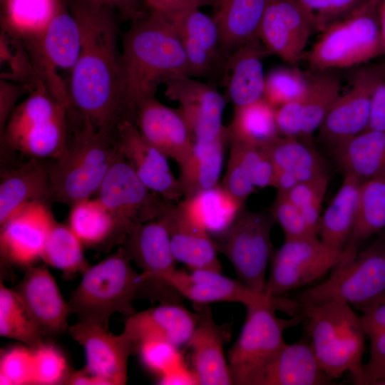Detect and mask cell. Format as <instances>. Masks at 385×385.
I'll use <instances>...</instances> for the list:
<instances>
[{
  "instance_id": "obj_21",
  "label": "cell",
  "mask_w": 385,
  "mask_h": 385,
  "mask_svg": "<svg viewBox=\"0 0 385 385\" xmlns=\"http://www.w3.org/2000/svg\"><path fill=\"white\" fill-rule=\"evenodd\" d=\"M48 205L41 202L30 203L0 225L4 261L28 268L41 259L48 235L56 222Z\"/></svg>"
},
{
  "instance_id": "obj_35",
  "label": "cell",
  "mask_w": 385,
  "mask_h": 385,
  "mask_svg": "<svg viewBox=\"0 0 385 385\" xmlns=\"http://www.w3.org/2000/svg\"><path fill=\"white\" fill-rule=\"evenodd\" d=\"M344 173L364 181L385 174V132L366 129L332 148Z\"/></svg>"
},
{
  "instance_id": "obj_58",
  "label": "cell",
  "mask_w": 385,
  "mask_h": 385,
  "mask_svg": "<svg viewBox=\"0 0 385 385\" xmlns=\"http://www.w3.org/2000/svg\"><path fill=\"white\" fill-rule=\"evenodd\" d=\"M367 129L385 132V75L372 96Z\"/></svg>"
},
{
  "instance_id": "obj_15",
  "label": "cell",
  "mask_w": 385,
  "mask_h": 385,
  "mask_svg": "<svg viewBox=\"0 0 385 385\" xmlns=\"http://www.w3.org/2000/svg\"><path fill=\"white\" fill-rule=\"evenodd\" d=\"M169 284L192 304L235 302L242 304L245 307L266 304L274 305L279 311L291 317L299 312L296 299L267 296L240 280L224 276L221 272L190 270L187 272L177 270L170 278Z\"/></svg>"
},
{
  "instance_id": "obj_14",
  "label": "cell",
  "mask_w": 385,
  "mask_h": 385,
  "mask_svg": "<svg viewBox=\"0 0 385 385\" xmlns=\"http://www.w3.org/2000/svg\"><path fill=\"white\" fill-rule=\"evenodd\" d=\"M384 75V64L356 71L350 88L340 94L318 130L322 143L332 149L367 129L372 96Z\"/></svg>"
},
{
  "instance_id": "obj_29",
  "label": "cell",
  "mask_w": 385,
  "mask_h": 385,
  "mask_svg": "<svg viewBox=\"0 0 385 385\" xmlns=\"http://www.w3.org/2000/svg\"><path fill=\"white\" fill-rule=\"evenodd\" d=\"M44 159L29 158L1 172L0 225L26 205L51 204L48 166Z\"/></svg>"
},
{
  "instance_id": "obj_49",
  "label": "cell",
  "mask_w": 385,
  "mask_h": 385,
  "mask_svg": "<svg viewBox=\"0 0 385 385\" xmlns=\"http://www.w3.org/2000/svg\"><path fill=\"white\" fill-rule=\"evenodd\" d=\"M34 350L18 346L4 351L0 360L1 385L34 384Z\"/></svg>"
},
{
  "instance_id": "obj_39",
  "label": "cell",
  "mask_w": 385,
  "mask_h": 385,
  "mask_svg": "<svg viewBox=\"0 0 385 385\" xmlns=\"http://www.w3.org/2000/svg\"><path fill=\"white\" fill-rule=\"evenodd\" d=\"M385 230V174L363 182L354 225L344 250L342 262L358 253L359 245Z\"/></svg>"
},
{
  "instance_id": "obj_51",
  "label": "cell",
  "mask_w": 385,
  "mask_h": 385,
  "mask_svg": "<svg viewBox=\"0 0 385 385\" xmlns=\"http://www.w3.org/2000/svg\"><path fill=\"white\" fill-rule=\"evenodd\" d=\"M144 366L160 376L183 361L178 348L171 343L159 339H146L136 346Z\"/></svg>"
},
{
  "instance_id": "obj_36",
  "label": "cell",
  "mask_w": 385,
  "mask_h": 385,
  "mask_svg": "<svg viewBox=\"0 0 385 385\" xmlns=\"http://www.w3.org/2000/svg\"><path fill=\"white\" fill-rule=\"evenodd\" d=\"M245 204L232 196L220 183L184 197L178 203L183 212L210 235L228 227Z\"/></svg>"
},
{
  "instance_id": "obj_18",
  "label": "cell",
  "mask_w": 385,
  "mask_h": 385,
  "mask_svg": "<svg viewBox=\"0 0 385 385\" xmlns=\"http://www.w3.org/2000/svg\"><path fill=\"white\" fill-rule=\"evenodd\" d=\"M68 333L83 348L86 369L103 385L126 384L128 359L136 349L123 332L115 335L102 326L78 321L69 325Z\"/></svg>"
},
{
  "instance_id": "obj_44",
  "label": "cell",
  "mask_w": 385,
  "mask_h": 385,
  "mask_svg": "<svg viewBox=\"0 0 385 385\" xmlns=\"http://www.w3.org/2000/svg\"><path fill=\"white\" fill-rule=\"evenodd\" d=\"M0 335L35 348L46 338L34 324L13 289L0 286Z\"/></svg>"
},
{
  "instance_id": "obj_26",
  "label": "cell",
  "mask_w": 385,
  "mask_h": 385,
  "mask_svg": "<svg viewBox=\"0 0 385 385\" xmlns=\"http://www.w3.org/2000/svg\"><path fill=\"white\" fill-rule=\"evenodd\" d=\"M197 320L196 312L186 309L178 301L164 302L127 317L123 332L135 349L146 339L165 340L179 348L190 340Z\"/></svg>"
},
{
  "instance_id": "obj_23",
  "label": "cell",
  "mask_w": 385,
  "mask_h": 385,
  "mask_svg": "<svg viewBox=\"0 0 385 385\" xmlns=\"http://www.w3.org/2000/svg\"><path fill=\"white\" fill-rule=\"evenodd\" d=\"M116 136L120 153L148 189L171 202L183 197L168 158L141 135L134 121H122Z\"/></svg>"
},
{
  "instance_id": "obj_55",
  "label": "cell",
  "mask_w": 385,
  "mask_h": 385,
  "mask_svg": "<svg viewBox=\"0 0 385 385\" xmlns=\"http://www.w3.org/2000/svg\"><path fill=\"white\" fill-rule=\"evenodd\" d=\"M29 90L24 86L0 79V135L5 130L8 120L19 98Z\"/></svg>"
},
{
  "instance_id": "obj_46",
  "label": "cell",
  "mask_w": 385,
  "mask_h": 385,
  "mask_svg": "<svg viewBox=\"0 0 385 385\" xmlns=\"http://www.w3.org/2000/svg\"><path fill=\"white\" fill-rule=\"evenodd\" d=\"M308 84V74L295 66L275 67L265 74L263 98L277 108L300 98Z\"/></svg>"
},
{
  "instance_id": "obj_42",
  "label": "cell",
  "mask_w": 385,
  "mask_h": 385,
  "mask_svg": "<svg viewBox=\"0 0 385 385\" xmlns=\"http://www.w3.org/2000/svg\"><path fill=\"white\" fill-rule=\"evenodd\" d=\"M69 135L68 111L34 127L9 145H3L30 158H57L63 151Z\"/></svg>"
},
{
  "instance_id": "obj_4",
  "label": "cell",
  "mask_w": 385,
  "mask_h": 385,
  "mask_svg": "<svg viewBox=\"0 0 385 385\" xmlns=\"http://www.w3.org/2000/svg\"><path fill=\"white\" fill-rule=\"evenodd\" d=\"M308 342L333 381L349 372L354 384L364 385L362 359L366 338L353 307L341 300L298 303Z\"/></svg>"
},
{
  "instance_id": "obj_12",
  "label": "cell",
  "mask_w": 385,
  "mask_h": 385,
  "mask_svg": "<svg viewBox=\"0 0 385 385\" xmlns=\"http://www.w3.org/2000/svg\"><path fill=\"white\" fill-rule=\"evenodd\" d=\"M343 259L344 252L328 247L319 237L284 240L272 256L264 293L282 297L322 278Z\"/></svg>"
},
{
  "instance_id": "obj_9",
  "label": "cell",
  "mask_w": 385,
  "mask_h": 385,
  "mask_svg": "<svg viewBox=\"0 0 385 385\" xmlns=\"http://www.w3.org/2000/svg\"><path fill=\"white\" fill-rule=\"evenodd\" d=\"M23 41L38 78L68 109L69 81L81 45L78 21L68 5L41 33Z\"/></svg>"
},
{
  "instance_id": "obj_20",
  "label": "cell",
  "mask_w": 385,
  "mask_h": 385,
  "mask_svg": "<svg viewBox=\"0 0 385 385\" xmlns=\"http://www.w3.org/2000/svg\"><path fill=\"white\" fill-rule=\"evenodd\" d=\"M29 317L46 339L68 332L66 302L50 271L44 266L26 268L19 283L13 289Z\"/></svg>"
},
{
  "instance_id": "obj_30",
  "label": "cell",
  "mask_w": 385,
  "mask_h": 385,
  "mask_svg": "<svg viewBox=\"0 0 385 385\" xmlns=\"http://www.w3.org/2000/svg\"><path fill=\"white\" fill-rule=\"evenodd\" d=\"M262 149L274 169L272 187L285 193L297 184L326 175L319 154L294 137L280 135Z\"/></svg>"
},
{
  "instance_id": "obj_19",
  "label": "cell",
  "mask_w": 385,
  "mask_h": 385,
  "mask_svg": "<svg viewBox=\"0 0 385 385\" xmlns=\"http://www.w3.org/2000/svg\"><path fill=\"white\" fill-rule=\"evenodd\" d=\"M165 18L181 40L190 76L220 78L227 56L222 52L219 29L212 16L193 7Z\"/></svg>"
},
{
  "instance_id": "obj_47",
  "label": "cell",
  "mask_w": 385,
  "mask_h": 385,
  "mask_svg": "<svg viewBox=\"0 0 385 385\" xmlns=\"http://www.w3.org/2000/svg\"><path fill=\"white\" fill-rule=\"evenodd\" d=\"M309 21L314 31L323 32L349 16L369 0H294Z\"/></svg>"
},
{
  "instance_id": "obj_24",
  "label": "cell",
  "mask_w": 385,
  "mask_h": 385,
  "mask_svg": "<svg viewBox=\"0 0 385 385\" xmlns=\"http://www.w3.org/2000/svg\"><path fill=\"white\" fill-rule=\"evenodd\" d=\"M197 324L185 345L191 351L192 370L200 385L232 384L224 345L231 337V324H217L210 304H193Z\"/></svg>"
},
{
  "instance_id": "obj_52",
  "label": "cell",
  "mask_w": 385,
  "mask_h": 385,
  "mask_svg": "<svg viewBox=\"0 0 385 385\" xmlns=\"http://www.w3.org/2000/svg\"><path fill=\"white\" fill-rule=\"evenodd\" d=\"M270 212L281 227L284 240L319 237L301 211L284 194L277 193Z\"/></svg>"
},
{
  "instance_id": "obj_27",
  "label": "cell",
  "mask_w": 385,
  "mask_h": 385,
  "mask_svg": "<svg viewBox=\"0 0 385 385\" xmlns=\"http://www.w3.org/2000/svg\"><path fill=\"white\" fill-rule=\"evenodd\" d=\"M267 53L257 36L227 56L220 78L226 90V98L234 107L263 98L265 74L262 60Z\"/></svg>"
},
{
  "instance_id": "obj_2",
  "label": "cell",
  "mask_w": 385,
  "mask_h": 385,
  "mask_svg": "<svg viewBox=\"0 0 385 385\" xmlns=\"http://www.w3.org/2000/svg\"><path fill=\"white\" fill-rule=\"evenodd\" d=\"M123 96L135 120V107L155 96L158 86L177 76H190L181 40L165 16L148 11L133 21L121 53Z\"/></svg>"
},
{
  "instance_id": "obj_59",
  "label": "cell",
  "mask_w": 385,
  "mask_h": 385,
  "mask_svg": "<svg viewBox=\"0 0 385 385\" xmlns=\"http://www.w3.org/2000/svg\"><path fill=\"white\" fill-rule=\"evenodd\" d=\"M159 384L197 385L199 384L194 371L188 369L183 361L160 376Z\"/></svg>"
},
{
  "instance_id": "obj_33",
  "label": "cell",
  "mask_w": 385,
  "mask_h": 385,
  "mask_svg": "<svg viewBox=\"0 0 385 385\" xmlns=\"http://www.w3.org/2000/svg\"><path fill=\"white\" fill-rule=\"evenodd\" d=\"M267 0H211V15L219 29L221 48L227 56L258 36Z\"/></svg>"
},
{
  "instance_id": "obj_61",
  "label": "cell",
  "mask_w": 385,
  "mask_h": 385,
  "mask_svg": "<svg viewBox=\"0 0 385 385\" xmlns=\"http://www.w3.org/2000/svg\"><path fill=\"white\" fill-rule=\"evenodd\" d=\"M65 384L71 385H103L97 377L92 375L85 367L71 372Z\"/></svg>"
},
{
  "instance_id": "obj_38",
  "label": "cell",
  "mask_w": 385,
  "mask_h": 385,
  "mask_svg": "<svg viewBox=\"0 0 385 385\" xmlns=\"http://www.w3.org/2000/svg\"><path fill=\"white\" fill-rule=\"evenodd\" d=\"M1 31L25 40L41 33L66 0H0Z\"/></svg>"
},
{
  "instance_id": "obj_17",
  "label": "cell",
  "mask_w": 385,
  "mask_h": 385,
  "mask_svg": "<svg viewBox=\"0 0 385 385\" xmlns=\"http://www.w3.org/2000/svg\"><path fill=\"white\" fill-rule=\"evenodd\" d=\"M306 93L299 99L277 107L275 118L281 135L309 143L341 94L339 76L330 70L311 71Z\"/></svg>"
},
{
  "instance_id": "obj_7",
  "label": "cell",
  "mask_w": 385,
  "mask_h": 385,
  "mask_svg": "<svg viewBox=\"0 0 385 385\" xmlns=\"http://www.w3.org/2000/svg\"><path fill=\"white\" fill-rule=\"evenodd\" d=\"M385 299V235L354 257L340 262L329 277L300 293L298 303L344 301L361 312Z\"/></svg>"
},
{
  "instance_id": "obj_41",
  "label": "cell",
  "mask_w": 385,
  "mask_h": 385,
  "mask_svg": "<svg viewBox=\"0 0 385 385\" xmlns=\"http://www.w3.org/2000/svg\"><path fill=\"white\" fill-rule=\"evenodd\" d=\"M68 111L41 82L10 115L1 143L8 145L26 130Z\"/></svg>"
},
{
  "instance_id": "obj_53",
  "label": "cell",
  "mask_w": 385,
  "mask_h": 385,
  "mask_svg": "<svg viewBox=\"0 0 385 385\" xmlns=\"http://www.w3.org/2000/svg\"><path fill=\"white\" fill-rule=\"evenodd\" d=\"M230 143L227 170L222 185L238 201L245 204L247 197L255 190L250 169L242 158L239 148Z\"/></svg>"
},
{
  "instance_id": "obj_5",
  "label": "cell",
  "mask_w": 385,
  "mask_h": 385,
  "mask_svg": "<svg viewBox=\"0 0 385 385\" xmlns=\"http://www.w3.org/2000/svg\"><path fill=\"white\" fill-rule=\"evenodd\" d=\"M143 278L131 265L122 247L98 263L89 266L68 299L71 314L79 322L109 329L111 317L126 318L136 312Z\"/></svg>"
},
{
  "instance_id": "obj_28",
  "label": "cell",
  "mask_w": 385,
  "mask_h": 385,
  "mask_svg": "<svg viewBox=\"0 0 385 385\" xmlns=\"http://www.w3.org/2000/svg\"><path fill=\"white\" fill-rule=\"evenodd\" d=\"M170 237V247L176 262L191 270L221 272L217 250L207 231L189 219L173 204L160 218Z\"/></svg>"
},
{
  "instance_id": "obj_56",
  "label": "cell",
  "mask_w": 385,
  "mask_h": 385,
  "mask_svg": "<svg viewBox=\"0 0 385 385\" xmlns=\"http://www.w3.org/2000/svg\"><path fill=\"white\" fill-rule=\"evenodd\" d=\"M359 319L362 329L369 340L385 330V299L361 312Z\"/></svg>"
},
{
  "instance_id": "obj_62",
  "label": "cell",
  "mask_w": 385,
  "mask_h": 385,
  "mask_svg": "<svg viewBox=\"0 0 385 385\" xmlns=\"http://www.w3.org/2000/svg\"><path fill=\"white\" fill-rule=\"evenodd\" d=\"M378 19L385 51V0H379L378 5Z\"/></svg>"
},
{
  "instance_id": "obj_11",
  "label": "cell",
  "mask_w": 385,
  "mask_h": 385,
  "mask_svg": "<svg viewBox=\"0 0 385 385\" xmlns=\"http://www.w3.org/2000/svg\"><path fill=\"white\" fill-rule=\"evenodd\" d=\"M120 247L141 270L143 282L139 297L160 302L178 301L175 296L180 293L168 282L177 270L176 260L169 234L160 219L136 223Z\"/></svg>"
},
{
  "instance_id": "obj_43",
  "label": "cell",
  "mask_w": 385,
  "mask_h": 385,
  "mask_svg": "<svg viewBox=\"0 0 385 385\" xmlns=\"http://www.w3.org/2000/svg\"><path fill=\"white\" fill-rule=\"evenodd\" d=\"M83 245L68 225L55 222L45 242L41 260L66 276L83 274L90 266Z\"/></svg>"
},
{
  "instance_id": "obj_31",
  "label": "cell",
  "mask_w": 385,
  "mask_h": 385,
  "mask_svg": "<svg viewBox=\"0 0 385 385\" xmlns=\"http://www.w3.org/2000/svg\"><path fill=\"white\" fill-rule=\"evenodd\" d=\"M68 226L84 247L104 252L120 247L131 229L120 222L97 197L72 206Z\"/></svg>"
},
{
  "instance_id": "obj_6",
  "label": "cell",
  "mask_w": 385,
  "mask_h": 385,
  "mask_svg": "<svg viewBox=\"0 0 385 385\" xmlns=\"http://www.w3.org/2000/svg\"><path fill=\"white\" fill-rule=\"evenodd\" d=\"M379 2L369 0L322 32L303 56L310 70L350 68L385 55L378 19Z\"/></svg>"
},
{
  "instance_id": "obj_22",
  "label": "cell",
  "mask_w": 385,
  "mask_h": 385,
  "mask_svg": "<svg viewBox=\"0 0 385 385\" xmlns=\"http://www.w3.org/2000/svg\"><path fill=\"white\" fill-rule=\"evenodd\" d=\"M312 26L294 0H267L258 36L268 53L296 66L303 59Z\"/></svg>"
},
{
  "instance_id": "obj_10",
  "label": "cell",
  "mask_w": 385,
  "mask_h": 385,
  "mask_svg": "<svg viewBox=\"0 0 385 385\" xmlns=\"http://www.w3.org/2000/svg\"><path fill=\"white\" fill-rule=\"evenodd\" d=\"M275 222L271 212L250 211L244 206L228 227L210 235L217 252L229 260L240 280L259 292L264 293L266 285Z\"/></svg>"
},
{
  "instance_id": "obj_48",
  "label": "cell",
  "mask_w": 385,
  "mask_h": 385,
  "mask_svg": "<svg viewBox=\"0 0 385 385\" xmlns=\"http://www.w3.org/2000/svg\"><path fill=\"white\" fill-rule=\"evenodd\" d=\"M329 178L324 175L302 182L284 194L301 211L309 226L317 232L322 202L327 189Z\"/></svg>"
},
{
  "instance_id": "obj_13",
  "label": "cell",
  "mask_w": 385,
  "mask_h": 385,
  "mask_svg": "<svg viewBox=\"0 0 385 385\" xmlns=\"http://www.w3.org/2000/svg\"><path fill=\"white\" fill-rule=\"evenodd\" d=\"M96 197L120 222L131 228L136 223L160 218L174 204L148 189L120 152Z\"/></svg>"
},
{
  "instance_id": "obj_25",
  "label": "cell",
  "mask_w": 385,
  "mask_h": 385,
  "mask_svg": "<svg viewBox=\"0 0 385 385\" xmlns=\"http://www.w3.org/2000/svg\"><path fill=\"white\" fill-rule=\"evenodd\" d=\"M135 123L148 143L179 165L190 155L194 140L178 108L147 98L135 107Z\"/></svg>"
},
{
  "instance_id": "obj_37",
  "label": "cell",
  "mask_w": 385,
  "mask_h": 385,
  "mask_svg": "<svg viewBox=\"0 0 385 385\" xmlns=\"http://www.w3.org/2000/svg\"><path fill=\"white\" fill-rule=\"evenodd\" d=\"M226 142H228L227 130L212 141L194 142L190 155L179 165L178 180L183 197L219 183Z\"/></svg>"
},
{
  "instance_id": "obj_8",
  "label": "cell",
  "mask_w": 385,
  "mask_h": 385,
  "mask_svg": "<svg viewBox=\"0 0 385 385\" xmlns=\"http://www.w3.org/2000/svg\"><path fill=\"white\" fill-rule=\"evenodd\" d=\"M247 317L241 332L228 351V366L232 384L260 385L264 372L287 344L284 332L302 322L300 313L285 319L278 317L272 304L246 307Z\"/></svg>"
},
{
  "instance_id": "obj_60",
  "label": "cell",
  "mask_w": 385,
  "mask_h": 385,
  "mask_svg": "<svg viewBox=\"0 0 385 385\" xmlns=\"http://www.w3.org/2000/svg\"><path fill=\"white\" fill-rule=\"evenodd\" d=\"M101 4L108 9H117L125 19L132 21L135 20L144 13H143L138 5V0H89Z\"/></svg>"
},
{
  "instance_id": "obj_45",
  "label": "cell",
  "mask_w": 385,
  "mask_h": 385,
  "mask_svg": "<svg viewBox=\"0 0 385 385\" xmlns=\"http://www.w3.org/2000/svg\"><path fill=\"white\" fill-rule=\"evenodd\" d=\"M0 79L26 86L29 92L41 81L21 38L1 31Z\"/></svg>"
},
{
  "instance_id": "obj_50",
  "label": "cell",
  "mask_w": 385,
  "mask_h": 385,
  "mask_svg": "<svg viewBox=\"0 0 385 385\" xmlns=\"http://www.w3.org/2000/svg\"><path fill=\"white\" fill-rule=\"evenodd\" d=\"M34 384H66L71 372L67 361L58 348L46 342L34 348Z\"/></svg>"
},
{
  "instance_id": "obj_32",
  "label": "cell",
  "mask_w": 385,
  "mask_h": 385,
  "mask_svg": "<svg viewBox=\"0 0 385 385\" xmlns=\"http://www.w3.org/2000/svg\"><path fill=\"white\" fill-rule=\"evenodd\" d=\"M307 341L286 344L266 368L260 385L333 384Z\"/></svg>"
},
{
  "instance_id": "obj_16",
  "label": "cell",
  "mask_w": 385,
  "mask_h": 385,
  "mask_svg": "<svg viewBox=\"0 0 385 385\" xmlns=\"http://www.w3.org/2000/svg\"><path fill=\"white\" fill-rule=\"evenodd\" d=\"M164 85L165 97L179 104L194 142L212 141L226 133L222 115L227 98L213 83L180 75L167 80Z\"/></svg>"
},
{
  "instance_id": "obj_1",
  "label": "cell",
  "mask_w": 385,
  "mask_h": 385,
  "mask_svg": "<svg viewBox=\"0 0 385 385\" xmlns=\"http://www.w3.org/2000/svg\"><path fill=\"white\" fill-rule=\"evenodd\" d=\"M66 3L81 34L69 81L68 120L115 132L122 121H134L124 100L117 26L107 7L89 0Z\"/></svg>"
},
{
  "instance_id": "obj_3",
  "label": "cell",
  "mask_w": 385,
  "mask_h": 385,
  "mask_svg": "<svg viewBox=\"0 0 385 385\" xmlns=\"http://www.w3.org/2000/svg\"><path fill=\"white\" fill-rule=\"evenodd\" d=\"M119 153L116 131L69 122L67 144L48 166L51 202L71 207L96 195Z\"/></svg>"
},
{
  "instance_id": "obj_54",
  "label": "cell",
  "mask_w": 385,
  "mask_h": 385,
  "mask_svg": "<svg viewBox=\"0 0 385 385\" xmlns=\"http://www.w3.org/2000/svg\"><path fill=\"white\" fill-rule=\"evenodd\" d=\"M369 341V358L363 364L364 385H385V330Z\"/></svg>"
},
{
  "instance_id": "obj_57",
  "label": "cell",
  "mask_w": 385,
  "mask_h": 385,
  "mask_svg": "<svg viewBox=\"0 0 385 385\" xmlns=\"http://www.w3.org/2000/svg\"><path fill=\"white\" fill-rule=\"evenodd\" d=\"M148 11L168 17L178 11L210 4L211 0H144Z\"/></svg>"
},
{
  "instance_id": "obj_40",
  "label": "cell",
  "mask_w": 385,
  "mask_h": 385,
  "mask_svg": "<svg viewBox=\"0 0 385 385\" xmlns=\"http://www.w3.org/2000/svg\"><path fill=\"white\" fill-rule=\"evenodd\" d=\"M276 108L262 98L250 104L234 107L232 120L226 126L227 140L263 148L280 136Z\"/></svg>"
},
{
  "instance_id": "obj_34",
  "label": "cell",
  "mask_w": 385,
  "mask_h": 385,
  "mask_svg": "<svg viewBox=\"0 0 385 385\" xmlns=\"http://www.w3.org/2000/svg\"><path fill=\"white\" fill-rule=\"evenodd\" d=\"M363 182L354 175L344 174L339 190L320 216L319 239L332 250L344 252L356 220Z\"/></svg>"
}]
</instances>
